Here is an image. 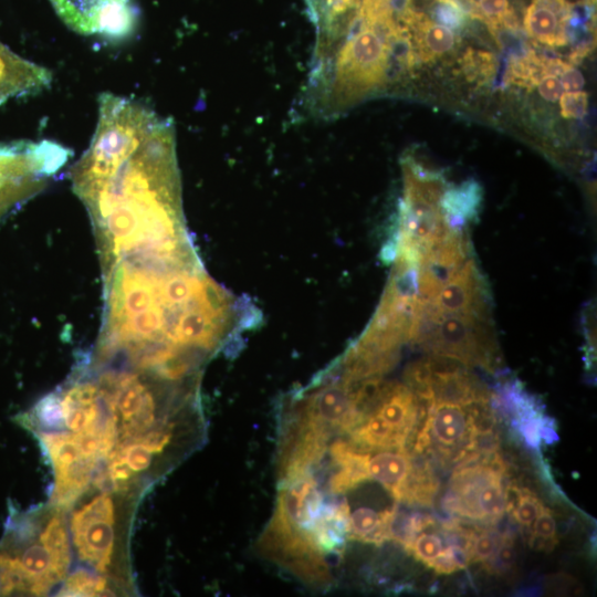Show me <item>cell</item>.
I'll return each instance as SVG.
<instances>
[{"label":"cell","instance_id":"e0dca14e","mask_svg":"<svg viewBox=\"0 0 597 597\" xmlns=\"http://www.w3.org/2000/svg\"><path fill=\"white\" fill-rule=\"evenodd\" d=\"M396 506L383 512L366 506L349 512L348 537L374 544H381L389 538V524Z\"/></svg>","mask_w":597,"mask_h":597},{"label":"cell","instance_id":"f1b7e54d","mask_svg":"<svg viewBox=\"0 0 597 597\" xmlns=\"http://www.w3.org/2000/svg\"><path fill=\"white\" fill-rule=\"evenodd\" d=\"M494 66V57L488 52L469 50L463 56V69L470 78L490 76Z\"/></svg>","mask_w":597,"mask_h":597},{"label":"cell","instance_id":"2e32d148","mask_svg":"<svg viewBox=\"0 0 597 597\" xmlns=\"http://www.w3.org/2000/svg\"><path fill=\"white\" fill-rule=\"evenodd\" d=\"M350 439L360 447L373 450H405L407 438L394 429L380 416L373 412L349 432Z\"/></svg>","mask_w":597,"mask_h":597},{"label":"cell","instance_id":"30bf717a","mask_svg":"<svg viewBox=\"0 0 597 597\" xmlns=\"http://www.w3.org/2000/svg\"><path fill=\"white\" fill-rule=\"evenodd\" d=\"M297 411L331 430L347 433L362 422L346 389L336 377L306 396Z\"/></svg>","mask_w":597,"mask_h":597},{"label":"cell","instance_id":"6da1fadb","mask_svg":"<svg viewBox=\"0 0 597 597\" xmlns=\"http://www.w3.org/2000/svg\"><path fill=\"white\" fill-rule=\"evenodd\" d=\"M70 177L92 219L102 269L132 254L190 245L174 122L145 103L100 94L95 132Z\"/></svg>","mask_w":597,"mask_h":597},{"label":"cell","instance_id":"4316f807","mask_svg":"<svg viewBox=\"0 0 597 597\" xmlns=\"http://www.w3.org/2000/svg\"><path fill=\"white\" fill-rule=\"evenodd\" d=\"M501 537L502 534L492 527L478 531L473 543L471 563H481L483 565L488 563L496 551Z\"/></svg>","mask_w":597,"mask_h":597},{"label":"cell","instance_id":"83f0119b","mask_svg":"<svg viewBox=\"0 0 597 597\" xmlns=\"http://www.w3.org/2000/svg\"><path fill=\"white\" fill-rule=\"evenodd\" d=\"M39 422L45 427H60L64 423L61 398L57 394L43 397L34 408Z\"/></svg>","mask_w":597,"mask_h":597},{"label":"cell","instance_id":"7402d4cb","mask_svg":"<svg viewBox=\"0 0 597 597\" xmlns=\"http://www.w3.org/2000/svg\"><path fill=\"white\" fill-rule=\"evenodd\" d=\"M106 580L85 569L74 572L59 591V596H100L105 591Z\"/></svg>","mask_w":597,"mask_h":597},{"label":"cell","instance_id":"277c9868","mask_svg":"<svg viewBox=\"0 0 597 597\" xmlns=\"http://www.w3.org/2000/svg\"><path fill=\"white\" fill-rule=\"evenodd\" d=\"M258 546L263 555L281 564L302 580L320 586L331 583V572L324 553L313 534L294 526L277 511H274Z\"/></svg>","mask_w":597,"mask_h":597},{"label":"cell","instance_id":"d4e9b609","mask_svg":"<svg viewBox=\"0 0 597 597\" xmlns=\"http://www.w3.org/2000/svg\"><path fill=\"white\" fill-rule=\"evenodd\" d=\"M515 558L514 537L511 533L506 532L502 534L496 551L484 565L492 574H504L513 567Z\"/></svg>","mask_w":597,"mask_h":597},{"label":"cell","instance_id":"f546056e","mask_svg":"<svg viewBox=\"0 0 597 597\" xmlns=\"http://www.w3.org/2000/svg\"><path fill=\"white\" fill-rule=\"evenodd\" d=\"M562 115L566 118H582L588 107V95L583 91L565 92L559 96Z\"/></svg>","mask_w":597,"mask_h":597},{"label":"cell","instance_id":"8992f818","mask_svg":"<svg viewBox=\"0 0 597 597\" xmlns=\"http://www.w3.org/2000/svg\"><path fill=\"white\" fill-rule=\"evenodd\" d=\"M472 258L473 251L465 229H452L446 237L431 243L419 260L417 297L430 302Z\"/></svg>","mask_w":597,"mask_h":597},{"label":"cell","instance_id":"7a4b0ae2","mask_svg":"<svg viewBox=\"0 0 597 597\" xmlns=\"http://www.w3.org/2000/svg\"><path fill=\"white\" fill-rule=\"evenodd\" d=\"M410 342L430 355L494 371L499 349L491 317L441 313L430 303L415 312Z\"/></svg>","mask_w":597,"mask_h":597},{"label":"cell","instance_id":"5b68a950","mask_svg":"<svg viewBox=\"0 0 597 597\" xmlns=\"http://www.w3.org/2000/svg\"><path fill=\"white\" fill-rule=\"evenodd\" d=\"M62 21L73 31L111 39L127 36L136 14L129 0H50Z\"/></svg>","mask_w":597,"mask_h":597},{"label":"cell","instance_id":"cb8c5ba5","mask_svg":"<svg viewBox=\"0 0 597 597\" xmlns=\"http://www.w3.org/2000/svg\"><path fill=\"white\" fill-rule=\"evenodd\" d=\"M438 532L430 533L426 532L425 528L416 535L407 549L418 561L429 567L444 548L442 536Z\"/></svg>","mask_w":597,"mask_h":597},{"label":"cell","instance_id":"d6986e66","mask_svg":"<svg viewBox=\"0 0 597 597\" xmlns=\"http://www.w3.org/2000/svg\"><path fill=\"white\" fill-rule=\"evenodd\" d=\"M40 542L51 555V578L54 584L62 580L70 565V549L64 521L52 517L40 535Z\"/></svg>","mask_w":597,"mask_h":597},{"label":"cell","instance_id":"8d00e7d4","mask_svg":"<svg viewBox=\"0 0 597 597\" xmlns=\"http://www.w3.org/2000/svg\"><path fill=\"white\" fill-rule=\"evenodd\" d=\"M95 484L104 492H112L117 489L116 481L112 478L108 470H102L95 478Z\"/></svg>","mask_w":597,"mask_h":597},{"label":"cell","instance_id":"1f68e13d","mask_svg":"<svg viewBox=\"0 0 597 597\" xmlns=\"http://www.w3.org/2000/svg\"><path fill=\"white\" fill-rule=\"evenodd\" d=\"M114 451H118L135 472L148 469L151 463V452L137 442L127 443Z\"/></svg>","mask_w":597,"mask_h":597},{"label":"cell","instance_id":"603a6c76","mask_svg":"<svg viewBox=\"0 0 597 597\" xmlns=\"http://www.w3.org/2000/svg\"><path fill=\"white\" fill-rule=\"evenodd\" d=\"M531 526L530 546L540 551H552L557 544L556 521L553 512L543 505Z\"/></svg>","mask_w":597,"mask_h":597},{"label":"cell","instance_id":"d6a6232c","mask_svg":"<svg viewBox=\"0 0 597 597\" xmlns=\"http://www.w3.org/2000/svg\"><path fill=\"white\" fill-rule=\"evenodd\" d=\"M437 23L447 28L459 29L464 22L462 8L451 3L439 2L433 10Z\"/></svg>","mask_w":597,"mask_h":597},{"label":"cell","instance_id":"d590c367","mask_svg":"<svg viewBox=\"0 0 597 597\" xmlns=\"http://www.w3.org/2000/svg\"><path fill=\"white\" fill-rule=\"evenodd\" d=\"M559 81L565 92L582 91L585 84L583 74L570 65L559 75Z\"/></svg>","mask_w":597,"mask_h":597},{"label":"cell","instance_id":"ac0fdd59","mask_svg":"<svg viewBox=\"0 0 597 597\" xmlns=\"http://www.w3.org/2000/svg\"><path fill=\"white\" fill-rule=\"evenodd\" d=\"M96 460L81 458L67 470L55 473L53 501L57 505L72 504L87 488Z\"/></svg>","mask_w":597,"mask_h":597},{"label":"cell","instance_id":"5bb4252c","mask_svg":"<svg viewBox=\"0 0 597 597\" xmlns=\"http://www.w3.org/2000/svg\"><path fill=\"white\" fill-rule=\"evenodd\" d=\"M482 202V188L475 180H467L458 186L444 188L440 208L452 229H465L475 219Z\"/></svg>","mask_w":597,"mask_h":597},{"label":"cell","instance_id":"ffe728a7","mask_svg":"<svg viewBox=\"0 0 597 597\" xmlns=\"http://www.w3.org/2000/svg\"><path fill=\"white\" fill-rule=\"evenodd\" d=\"M40 439L49 453L55 473L67 470L74 462L83 458L77 450L73 434L66 432H41Z\"/></svg>","mask_w":597,"mask_h":597},{"label":"cell","instance_id":"44dd1931","mask_svg":"<svg viewBox=\"0 0 597 597\" xmlns=\"http://www.w3.org/2000/svg\"><path fill=\"white\" fill-rule=\"evenodd\" d=\"M470 13L484 22L491 30L500 27L514 28L516 19L507 0H463Z\"/></svg>","mask_w":597,"mask_h":597},{"label":"cell","instance_id":"836d02e7","mask_svg":"<svg viewBox=\"0 0 597 597\" xmlns=\"http://www.w3.org/2000/svg\"><path fill=\"white\" fill-rule=\"evenodd\" d=\"M74 442L81 457L96 460L100 455L98 433L88 430H82L73 434Z\"/></svg>","mask_w":597,"mask_h":597},{"label":"cell","instance_id":"8fae6325","mask_svg":"<svg viewBox=\"0 0 597 597\" xmlns=\"http://www.w3.org/2000/svg\"><path fill=\"white\" fill-rule=\"evenodd\" d=\"M504 476L486 462L478 465L467 480L463 496L476 522L493 525L503 516Z\"/></svg>","mask_w":597,"mask_h":597},{"label":"cell","instance_id":"9a60e30c","mask_svg":"<svg viewBox=\"0 0 597 597\" xmlns=\"http://www.w3.org/2000/svg\"><path fill=\"white\" fill-rule=\"evenodd\" d=\"M412 468V457L405 450L380 452L367 461L369 479L378 481L398 501Z\"/></svg>","mask_w":597,"mask_h":597},{"label":"cell","instance_id":"3957f363","mask_svg":"<svg viewBox=\"0 0 597 597\" xmlns=\"http://www.w3.org/2000/svg\"><path fill=\"white\" fill-rule=\"evenodd\" d=\"M70 157L69 148L51 140L0 145V220L42 191Z\"/></svg>","mask_w":597,"mask_h":597},{"label":"cell","instance_id":"7c38bea8","mask_svg":"<svg viewBox=\"0 0 597 597\" xmlns=\"http://www.w3.org/2000/svg\"><path fill=\"white\" fill-rule=\"evenodd\" d=\"M573 10L567 0H532L523 19L526 33L542 44L564 46Z\"/></svg>","mask_w":597,"mask_h":597},{"label":"cell","instance_id":"9c48e42d","mask_svg":"<svg viewBox=\"0 0 597 597\" xmlns=\"http://www.w3.org/2000/svg\"><path fill=\"white\" fill-rule=\"evenodd\" d=\"M430 402H449L469 406L490 402L492 394L468 370V366L451 358L430 355Z\"/></svg>","mask_w":597,"mask_h":597},{"label":"cell","instance_id":"4fadbf2b","mask_svg":"<svg viewBox=\"0 0 597 597\" xmlns=\"http://www.w3.org/2000/svg\"><path fill=\"white\" fill-rule=\"evenodd\" d=\"M114 521L104 517H72L71 528L78 555L94 568L107 570L114 547Z\"/></svg>","mask_w":597,"mask_h":597},{"label":"cell","instance_id":"ba28073f","mask_svg":"<svg viewBox=\"0 0 597 597\" xmlns=\"http://www.w3.org/2000/svg\"><path fill=\"white\" fill-rule=\"evenodd\" d=\"M429 303L441 313L491 317V293L474 258Z\"/></svg>","mask_w":597,"mask_h":597},{"label":"cell","instance_id":"4dcf8cb0","mask_svg":"<svg viewBox=\"0 0 597 597\" xmlns=\"http://www.w3.org/2000/svg\"><path fill=\"white\" fill-rule=\"evenodd\" d=\"M171 438V427L164 425L146 431L136 438L134 442L142 444L151 453H159L169 444Z\"/></svg>","mask_w":597,"mask_h":597},{"label":"cell","instance_id":"484cf974","mask_svg":"<svg viewBox=\"0 0 597 597\" xmlns=\"http://www.w3.org/2000/svg\"><path fill=\"white\" fill-rule=\"evenodd\" d=\"M542 507V502L534 493L521 488L520 498L510 514L517 524L530 527Z\"/></svg>","mask_w":597,"mask_h":597},{"label":"cell","instance_id":"e575fe53","mask_svg":"<svg viewBox=\"0 0 597 597\" xmlns=\"http://www.w3.org/2000/svg\"><path fill=\"white\" fill-rule=\"evenodd\" d=\"M540 95L548 101L556 102L563 90L557 75H545L537 84Z\"/></svg>","mask_w":597,"mask_h":597},{"label":"cell","instance_id":"52a82bcc","mask_svg":"<svg viewBox=\"0 0 597 597\" xmlns=\"http://www.w3.org/2000/svg\"><path fill=\"white\" fill-rule=\"evenodd\" d=\"M429 437L428 451L460 463L471 451L474 436L473 417L469 406L430 402L420 427Z\"/></svg>","mask_w":597,"mask_h":597}]
</instances>
